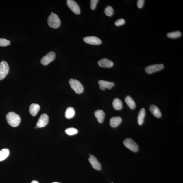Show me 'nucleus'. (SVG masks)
Instances as JSON below:
<instances>
[{"label": "nucleus", "instance_id": "nucleus-1", "mask_svg": "<svg viewBox=\"0 0 183 183\" xmlns=\"http://www.w3.org/2000/svg\"><path fill=\"white\" fill-rule=\"evenodd\" d=\"M6 118L9 125L13 127H17L21 123L20 117L14 112H10L8 113Z\"/></svg>", "mask_w": 183, "mask_h": 183}, {"label": "nucleus", "instance_id": "nucleus-2", "mask_svg": "<svg viewBox=\"0 0 183 183\" xmlns=\"http://www.w3.org/2000/svg\"><path fill=\"white\" fill-rule=\"evenodd\" d=\"M48 23L49 27L52 28L56 29L60 27L61 22L58 16L54 13L49 16Z\"/></svg>", "mask_w": 183, "mask_h": 183}, {"label": "nucleus", "instance_id": "nucleus-3", "mask_svg": "<svg viewBox=\"0 0 183 183\" xmlns=\"http://www.w3.org/2000/svg\"><path fill=\"white\" fill-rule=\"evenodd\" d=\"M69 82L71 88L76 93L80 94L83 92L84 86L78 80L71 78L69 80Z\"/></svg>", "mask_w": 183, "mask_h": 183}, {"label": "nucleus", "instance_id": "nucleus-4", "mask_svg": "<svg viewBox=\"0 0 183 183\" xmlns=\"http://www.w3.org/2000/svg\"><path fill=\"white\" fill-rule=\"evenodd\" d=\"M125 146L133 152H136L139 150V147L137 143L130 138L125 139L123 141Z\"/></svg>", "mask_w": 183, "mask_h": 183}, {"label": "nucleus", "instance_id": "nucleus-5", "mask_svg": "<svg viewBox=\"0 0 183 183\" xmlns=\"http://www.w3.org/2000/svg\"><path fill=\"white\" fill-rule=\"evenodd\" d=\"M9 66L7 63L3 61L0 63V80L5 78L8 73Z\"/></svg>", "mask_w": 183, "mask_h": 183}, {"label": "nucleus", "instance_id": "nucleus-6", "mask_svg": "<svg viewBox=\"0 0 183 183\" xmlns=\"http://www.w3.org/2000/svg\"><path fill=\"white\" fill-rule=\"evenodd\" d=\"M56 55L53 52H49L48 54L43 57L41 60V63L43 65L47 66L53 62L56 58Z\"/></svg>", "mask_w": 183, "mask_h": 183}, {"label": "nucleus", "instance_id": "nucleus-7", "mask_svg": "<svg viewBox=\"0 0 183 183\" xmlns=\"http://www.w3.org/2000/svg\"><path fill=\"white\" fill-rule=\"evenodd\" d=\"M164 68L163 64H155L147 67L145 68V71L147 74H151L162 70Z\"/></svg>", "mask_w": 183, "mask_h": 183}, {"label": "nucleus", "instance_id": "nucleus-8", "mask_svg": "<svg viewBox=\"0 0 183 183\" xmlns=\"http://www.w3.org/2000/svg\"><path fill=\"white\" fill-rule=\"evenodd\" d=\"M67 5L73 12L75 14H80V13L79 6L75 1L73 0H68L66 1Z\"/></svg>", "mask_w": 183, "mask_h": 183}, {"label": "nucleus", "instance_id": "nucleus-9", "mask_svg": "<svg viewBox=\"0 0 183 183\" xmlns=\"http://www.w3.org/2000/svg\"><path fill=\"white\" fill-rule=\"evenodd\" d=\"M49 122V117L46 114L41 115L37 122L36 127L38 128L44 127L48 124Z\"/></svg>", "mask_w": 183, "mask_h": 183}, {"label": "nucleus", "instance_id": "nucleus-10", "mask_svg": "<svg viewBox=\"0 0 183 183\" xmlns=\"http://www.w3.org/2000/svg\"><path fill=\"white\" fill-rule=\"evenodd\" d=\"M83 40L87 44L92 45H99L102 43L101 40L95 36L86 37H84Z\"/></svg>", "mask_w": 183, "mask_h": 183}, {"label": "nucleus", "instance_id": "nucleus-11", "mask_svg": "<svg viewBox=\"0 0 183 183\" xmlns=\"http://www.w3.org/2000/svg\"><path fill=\"white\" fill-rule=\"evenodd\" d=\"M89 162L93 168L96 170L99 171L101 169V164L96 157L91 155L88 159Z\"/></svg>", "mask_w": 183, "mask_h": 183}, {"label": "nucleus", "instance_id": "nucleus-12", "mask_svg": "<svg viewBox=\"0 0 183 183\" xmlns=\"http://www.w3.org/2000/svg\"><path fill=\"white\" fill-rule=\"evenodd\" d=\"M98 64L101 67L110 68L113 66L114 63L108 59L103 58L98 61Z\"/></svg>", "mask_w": 183, "mask_h": 183}, {"label": "nucleus", "instance_id": "nucleus-13", "mask_svg": "<svg viewBox=\"0 0 183 183\" xmlns=\"http://www.w3.org/2000/svg\"><path fill=\"white\" fill-rule=\"evenodd\" d=\"M122 119L119 117H112L110 120V124L111 126L112 127H117L121 123Z\"/></svg>", "mask_w": 183, "mask_h": 183}, {"label": "nucleus", "instance_id": "nucleus-14", "mask_svg": "<svg viewBox=\"0 0 183 183\" xmlns=\"http://www.w3.org/2000/svg\"><path fill=\"white\" fill-rule=\"evenodd\" d=\"M149 110L154 117L158 118H160L161 117L162 114L160 110L156 106L151 105L149 107Z\"/></svg>", "mask_w": 183, "mask_h": 183}, {"label": "nucleus", "instance_id": "nucleus-15", "mask_svg": "<svg viewBox=\"0 0 183 183\" xmlns=\"http://www.w3.org/2000/svg\"><path fill=\"white\" fill-rule=\"evenodd\" d=\"M40 109V106L38 104L32 103L29 108V113L32 116H36Z\"/></svg>", "mask_w": 183, "mask_h": 183}, {"label": "nucleus", "instance_id": "nucleus-16", "mask_svg": "<svg viewBox=\"0 0 183 183\" xmlns=\"http://www.w3.org/2000/svg\"><path fill=\"white\" fill-rule=\"evenodd\" d=\"M98 83L100 86L109 89H111L114 86V82L103 80H99Z\"/></svg>", "mask_w": 183, "mask_h": 183}, {"label": "nucleus", "instance_id": "nucleus-17", "mask_svg": "<svg viewBox=\"0 0 183 183\" xmlns=\"http://www.w3.org/2000/svg\"><path fill=\"white\" fill-rule=\"evenodd\" d=\"M145 114H146V112H145V108H142L139 112L138 117V123L139 125H142L144 123Z\"/></svg>", "mask_w": 183, "mask_h": 183}, {"label": "nucleus", "instance_id": "nucleus-18", "mask_svg": "<svg viewBox=\"0 0 183 183\" xmlns=\"http://www.w3.org/2000/svg\"><path fill=\"white\" fill-rule=\"evenodd\" d=\"M95 115L99 123H103L105 118V113L103 110H97L95 112Z\"/></svg>", "mask_w": 183, "mask_h": 183}, {"label": "nucleus", "instance_id": "nucleus-19", "mask_svg": "<svg viewBox=\"0 0 183 183\" xmlns=\"http://www.w3.org/2000/svg\"><path fill=\"white\" fill-rule=\"evenodd\" d=\"M113 105L114 109L115 110H120L123 108V103L118 98H116L114 99L113 102Z\"/></svg>", "mask_w": 183, "mask_h": 183}, {"label": "nucleus", "instance_id": "nucleus-20", "mask_svg": "<svg viewBox=\"0 0 183 183\" xmlns=\"http://www.w3.org/2000/svg\"><path fill=\"white\" fill-rule=\"evenodd\" d=\"M125 103L131 109H134L136 107V103L134 100L130 96H127L125 99Z\"/></svg>", "mask_w": 183, "mask_h": 183}, {"label": "nucleus", "instance_id": "nucleus-21", "mask_svg": "<svg viewBox=\"0 0 183 183\" xmlns=\"http://www.w3.org/2000/svg\"><path fill=\"white\" fill-rule=\"evenodd\" d=\"M75 114V111L74 108L69 107L66 109L65 112V117L67 119H72Z\"/></svg>", "mask_w": 183, "mask_h": 183}, {"label": "nucleus", "instance_id": "nucleus-22", "mask_svg": "<svg viewBox=\"0 0 183 183\" xmlns=\"http://www.w3.org/2000/svg\"><path fill=\"white\" fill-rule=\"evenodd\" d=\"M9 150L8 149H3L0 151V161L6 159L9 156Z\"/></svg>", "mask_w": 183, "mask_h": 183}, {"label": "nucleus", "instance_id": "nucleus-23", "mask_svg": "<svg viewBox=\"0 0 183 183\" xmlns=\"http://www.w3.org/2000/svg\"><path fill=\"white\" fill-rule=\"evenodd\" d=\"M181 36H182V33L180 31H174V32L169 33L167 34V37L172 39L178 38Z\"/></svg>", "mask_w": 183, "mask_h": 183}, {"label": "nucleus", "instance_id": "nucleus-24", "mask_svg": "<svg viewBox=\"0 0 183 183\" xmlns=\"http://www.w3.org/2000/svg\"><path fill=\"white\" fill-rule=\"evenodd\" d=\"M65 132L69 135H73L77 134L78 133V130L73 127L69 128L66 130Z\"/></svg>", "mask_w": 183, "mask_h": 183}, {"label": "nucleus", "instance_id": "nucleus-25", "mask_svg": "<svg viewBox=\"0 0 183 183\" xmlns=\"http://www.w3.org/2000/svg\"><path fill=\"white\" fill-rule=\"evenodd\" d=\"M105 14L109 17H111L113 14L114 10L113 8L111 6H107L105 10Z\"/></svg>", "mask_w": 183, "mask_h": 183}, {"label": "nucleus", "instance_id": "nucleus-26", "mask_svg": "<svg viewBox=\"0 0 183 183\" xmlns=\"http://www.w3.org/2000/svg\"><path fill=\"white\" fill-rule=\"evenodd\" d=\"M10 42L6 39L0 38V46L6 47L9 46Z\"/></svg>", "mask_w": 183, "mask_h": 183}, {"label": "nucleus", "instance_id": "nucleus-27", "mask_svg": "<svg viewBox=\"0 0 183 183\" xmlns=\"http://www.w3.org/2000/svg\"><path fill=\"white\" fill-rule=\"evenodd\" d=\"M125 21L124 19H120L117 20L115 23V24L117 26H120L125 24Z\"/></svg>", "mask_w": 183, "mask_h": 183}, {"label": "nucleus", "instance_id": "nucleus-28", "mask_svg": "<svg viewBox=\"0 0 183 183\" xmlns=\"http://www.w3.org/2000/svg\"><path fill=\"white\" fill-rule=\"evenodd\" d=\"M98 0H91L90 1V8L92 10H94L98 2Z\"/></svg>", "mask_w": 183, "mask_h": 183}, {"label": "nucleus", "instance_id": "nucleus-29", "mask_svg": "<svg viewBox=\"0 0 183 183\" xmlns=\"http://www.w3.org/2000/svg\"><path fill=\"white\" fill-rule=\"evenodd\" d=\"M145 1L144 0H138L137 1V5L139 9H141L144 5Z\"/></svg>", "mask_w": 183, "mask_h": 183}, {"label": "nucleus", "instance_id": "nucleus-30", "mask_svg": "<svg viewBox=\"0 0 183 183\" xmlns=\"http://www.w3.org/2000/svg\"><path fill=\"white\" fill-rule=\"evenodd\" d=\"M31 183H39L36 180H33L31 182Z\"/></svg>", "mask_w": 183, "mask_h": 183}, {"label": "nucleus", "instance_id": "nucleus-31", "mask_svg": "<svg viewBox=\"0 0 183 183\" xmlns=\"http://www.w3.org/2000/svg\"><path fill=\"white\" fill-rule=\"evenodd\" d=\"M52 183H60L57 182H53Z\"/></svg>", "mask_w": 183, "mask_h": 183}, {"label": "nucleus", "instance_id": "nucleus-32", "mask_svg": "<svg viewBox=\"0 0 183 183\" xmlns=\"http://www.w3.org/2000/svg\"><path fill=\"white\" fill-rule=\"evenodd\" d=\"M53 13H53V12H52V13H51V14H53Z\"/></svg>", "mask_w": 183, "mask_h": 183}, {"label": "nucleus", "instance_id": "nucleus-33", "mask_svg": "<svg viewBox=\"0 0 183 183\" xmlns=\"http://www.w3.org/2000/svg\"><path fill=\"white\" fill-rule=\"evenodd\" d=\"M37 128V127H35V129H36V128Z\"/></svg>", "mask_w": 183, "mask_h": 183}, {"label": "nucleus", "instance_id": "nucleus-34", "mask_svg": "<svg viewBox=\"0 0 183 183\" xmlns=\"http://www.w3.org/2000/svg\"><path fill=\"white\" fill-rule=\"evenodd\" d=\"M112 183H113V182H112Z\"/></svg>", "mask_w": 183, "mask_h": 183}]
</instances>
